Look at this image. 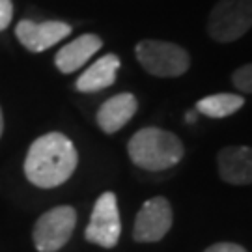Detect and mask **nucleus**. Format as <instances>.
Here are the masks:
<instances>
[{
    "label": "nucleus",
    "instance_id": "1",
    "mask_svg": "<svg viewBox=\"0 0 252 252\" xmlns=\"http://www.w3.org/2000/svg\"><path fill=\"white\" fill-rule=\"evenodd\" d=\"M79 155L73 142L62 133H47L36 138L25 159V176L41 189L58 187L71 178Z\"/></svg>",
    "mask_w": 252,
    "mask_h": 252
},
{
    "label": "nucleus",
    "instance_id": "13",
    "mask_svg": "<svg viewBox=\"0 0 252 252\" xmlns=\"http://www.w3.org/2000/svg\"><path fill=\"white\" fill-rule=\"evenodd\" d=\"M245 105V97L237 94H213L196 103V110L207 118H226L235 114Z\"/></svg>",
    "mask_w": 252,
    "mask_h": 252
},
{
    "label": "nucleus",
    "instance_id": "8",
    "mask_svg": "<svg viewBox=\"0 0 252 252\" xmlns=\"http://www.w3.org/2000/svg\"><path fill=\"white\" fill-rule=\"evenodd\" d=\"M19 41L32 53H41L49 47L56 45L63 37L71 34V27L62 21H45V23H34V21H21L15 28Z\"/></svg>",
    "mask_w": 252,
    "mask_h": 252
},
{
    "label": "nucleus",
    "instance_id": "10",
    "mask_svg": "<svg viewBox=\"0 0 252 252\" xmlns=\"http://www.w3.org/2000/svg\"><path fill=\"white\" fill-rule=\"evenodd\" d=\"M103 47L99 36L95 34H82L77 39H73L71 43H67L56 53V67L62 73H73L79 67H82L84 63L90 60L94 54Z\"/></svg>",
    "mask_w": 252,
    "mask_h": 252
},
{
    "label": "nucleus",
    "instance_id": "9",
    "mask_svg": "<svg viewBox=\"0 0 252 252\" xmlns=\"http://www.w3.org/2000/svg\"><path fill=\"white\" fill-rule=\"evenodd\" d=\"M219 174L226 183L249 185L252 183V148L228 146L219 152Z\"/></svg>",
    "mask_w": 252,
    "mask_h": 252
},
{
    "label": "nucleus",
    "instance_id": "2",
    "mask_svg": "<svg viewBox=\"0 0 252 252\" xmlns=\"http://www.w3.org/2000/svg\"><path fill=\"white\" fill-rule=\"evenodd\" d=\"M127 152L138 168L150 172L176 166L183 157V142L178 136L159 127H144L131 136Z\"/></svg>",
    "mask_w": 252,
    "mask_h": 252
},
{
    "label": "nucleus",
    "instance_id": "11",
    "mask_svg": "<svg viewBox=\"0 0 252 252\" xmlns=\"http://www.w3.org/2000/svg\"><path fill=\"white\" fill-rule=\"evenodd\" d=\"M138 103L133 94H118L101 105L97 124L105 133H116L135 116Z\"/></svg>",
    "mask_w": 252,
    "mask_h": 252
},
{
    "label": "nucleus",
    "instance_id": "5",
    "mask_svg": "<svg viewBox=\"0 0 252 252\" xmlns=\"http://www.w3.org/2000/svg\"><path fill=\"white\" fill-rule=\"evenodd\" d=\"M77 224V213L71 206L53 207L37 219L34 226V245L39 252H56L69 241Z\"/></svg>",
    "mask_w": 252,
    "mask_h": 252
},
{
    "label": "nucleus",
    "instance_id": "15",
    "mask_svg": "<svg viewBox=\"0 0 252 252\" xmlns=\"http://www.w3.org/2000/svg\"><path fill=\"white\" fill-rule=\"evenodd\" d=\"M13 19V4L11 0H0V32L9 27Z\"/></svg>",
    "mask_w": 252,
    "mask_h": 252
},
{
    "label": "nucleus",
    "instance_id": "17",
    "mask_svg": "<svg viewBox=\"0 0 252 252\" xmlns=\"http://www.w3.org/2000/svg\"><path fill=\"white\" fill-rule=\"evenodd\" d=\"M187 122H189V124L196 122V112H189V114H187Z\"/></svg>",
    "mask_w": 252,
    "mask_h": 252
},
{
    "label": "nucleus",
    "instance_id": "14",
    "mask_svg": "<svg viewBox=\"0 0 252 252\" xmlns=\"http://www.w3.org/2000/svg\"><path fill=\"white\" fill-rule=\"evenodd\" d=\"M232 81L239 92L252 94V63H247V65H241L239 69H235Z\"/></svg>",
    "mask_w": 252,
    "mask_h": 252
},
{
    "label": "nucleus",
    "instance_id": "12",
    "mask_svg": "<svg viewBox=\"0 0 252 252\" xmlns=\"http://www.w3.org/2000/svg\"><path fill=\"white\" fill-rule=\"evenodd\" d=\"M120 69V58L116 54H105L97 62H94L77 79V90L90 94V92L105 90L116 81V73Z\"/></svg>",
    "mask_w": 252,
    "mask_h": 252
},
{
    "label": "nucleus",
    "instance_id": "4",
    "mask_svg": "<svg viewBox=\"0 0 252 252\" xmlns=\"http://www.w3.org/2000/svg\"><path fill=\"white\" fill-rule=\"evenodd\" d=\"M136 58L155 77H180L189 69L190 58L185 49L168 41L144 39L136 45Z\"/></svg>",
    "mask_w": 252,
    "mask_h": 252
},
{
    "label": "nucleus",
    "instance_id": "6",
    "mask_svg": "<svg viewBox=\"0 0 252 252\" xmlns=\"http://www.w3.org/2000/svg\"><path fill=\"white\" fill-rule=\"evenodd\" d=\"M122 235V222H120V211H118V200L114 192H103L92 211L90 224L84 232V237L103 247L112 249L116 247Z\"/></svg>",
    "mask_w": 252,
    "mask_h": 252
},
{
    "label": "nucleus",
    "instance_id": "7",
    "mask_svg": "<svg viewBox=\"0 0 252 252\" xmlns=\"http://www.w3.org/2000/svg\"><path fill=\"white\" fill-rule=\"evenodd\" d=\"M172 226L170 202L162 196H155L140 207L133 228V237L138 243H155L168 234Z\"/></svg>",
    "mask_w": 252,
    "mask_h": 252
},
{
    "label": "nucleus",
    "instance_id": "16",
    "mask_svg": "<svg viewBox=\"0 0 252 252\" xmlns=\"http://www.w3.org/2000/svg\"><path fill=\"white\" fill-rule=\"evenodd\" d=\"M204 252H247V251H245L243 247H239V245L235 243H217V245H211Z\"/></svg>",
    "mask_w": 252,
    "mask_h": 252
},
{
    "label": "nucleus",
    "instance_id": "18",
    "mask_svg": "<svg viewBox=\"0 0 252 252\" xmlns=\"http://www.w3.org/2000/svg\"><path fill=\"white\" fill-rule=\"evenodd\" d=\"M2 131H4V118H2V110H0V136H2Z\"/></svg>",
    "mask_w": 252,
    "mask_h": 252
},
{
    "label": "nucleus",
    "instance_id": "3",
    "mask_svg": "<svg viewBox=\"0 0 252 252\" xmlns=\"http://www.w3.org/2000/svg\"><path fill=\"white\" fill-rule=\"evenodd\" d=\"M252 28V0H219L207 21V32L219 43L243 37Z\"/></svg>",
    "mask_w": 252,
    "mask_h": 252
}]
</instances>
